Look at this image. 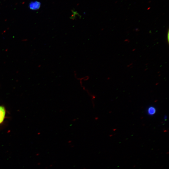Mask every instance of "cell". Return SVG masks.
Here are the masks:
<instances>
[{
    "mask_svg": "<svg viewBox=\"0 0 169 169\" xmlns=\"http://www.w3.org/2000/svg\"><path fill=\"white\" fill-rule=\"evenodd\" d=\"M41 3L37 1L31 2L29 5V8L33 10H37L39 9Z\"/></svg>",
    "mask_w": 169,
    "mask_h": 169,
    "instance_id": "7a4b0ae2",
    "label": "cell"
},
{
    "mask_svg": "<svg viewBox=\"0 0 169 169\" xmlns=\"http://www.w3.org/2000/svg\"><path fill=\"white\" fill-rule=\"evenodd\" d=\"M156 112V110L153 106H151L148 109V113L150 115H153Z\"/></svg>",
    "mask_w": 169,
    "mask_h": 169,
    "instance_id": "3957f363",
    "label": "cell"
},
{
    "mask_svg": "<svg viewBox=\"0 0 169 169\" xmlns=\"http://www.w3.org/2000/svg\"><path fill=\"white\" fill-rule=\"evenodd\" d=\"M7 111L3 105H0V127L3 125L6 119Z\"/></svg>",
    "mask_w": 169,
    "mask_h": 169,
    "instance_id": "6da1fadb",
    "label": "cell"
}]
</instances>
